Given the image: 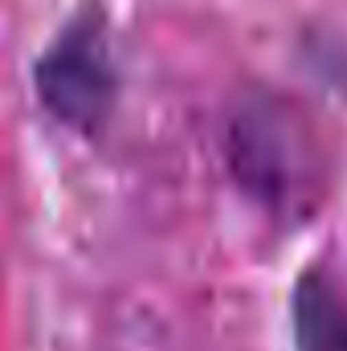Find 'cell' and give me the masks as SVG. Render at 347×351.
Segmentation results:
<instances>
[{"mask_svg":"<svg viewBox=\"0 0 347 351\" xmlns=\"http://www.w3.org/2000/svg\"><path fill=\"white\" fill-rule=\"evenodd\" d=\"M294 351H347V298L331 278L307 269L290 294Z\"/></svg>","mask_w":347,"mask_h":351,"instance_id":"cell-3","label":"cell"},{"mask_svg":"<svg viewBox=\"0 0 347 351\" xmlns=\"http://www.w3.org/2000/svg\"><path fill=\"white\" fill-rule=\"evenodd\" d=\"M115 58L110 33L98 8L78 12L41 53L37 94L53 119L74 131H98L115 106Z\"/></svg>","mask_w":347,"mask_h":351,"instance_id":"cell-2","label":"cell"},{"mask_svg":"<svg viewBox=\"0 0 347 351\" xmlns=\"http://www.w3.org/2000/svg\"><path fill=\"white\" fill-rule=\"evenodd\" d=\"M225 156L241 188L274 213H290L294 204H302L315 184L311 147L298 131V119L265 94L233 106Z\"/></svg>","mask_w":347,"mask_h":351,"instance_id":"cell-1","label":"cell"}]
</instances>
